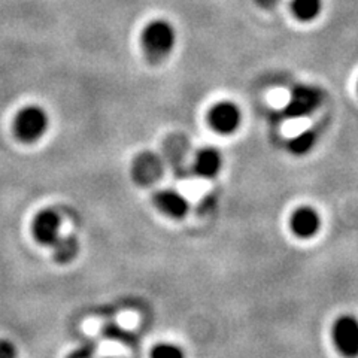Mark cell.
<instances>
[{
  "label": "cell",
  "instance_id": "15",
  "mask_svg": "<svg viewBox=\"0 0 358 358\" xmlns=\"http://www.w3.org/2000/svg\"><path fill=\"white\" fill-rule=\"evenodd\" d=\"M96 354V346L94 343H85L83 346H80V348L75 350L69 358H93Z\"/></svg>",
  "mask_w": 358,
  "mask_h": 358
},
{
  "label": "cell",
  "instance_id": "4",
  "mask_svg": "<svg viewBox=\"0 0 358 358\" xmlns=\"http://www.w3.org/2000/svg\"><path fill=\"white\" fill-rule=\"evenodd\" d=\"M322 100V94L318 88L310 85L297 87L285 106V115L289 118L306 117L315 110Z\"/></svg>",
  "mask_w": 358,
  "mask_h": 358
},
{
  "label": "cell",
  "instance_id": "10",
  "mask_svg": "<svg viewBox=\"0 0 358 358\" xmlns=\"http://www.w3.org/2000/svg\"><path fill=\"white\" fill-rule=\"evenodd\" d=\"M222 166V157L215 148H203L196 154L194 171L199 176L212 178L218 175Z\"/></svg>",
  "mask_w": 358,
  "mask_h": 358
},
{
  "label": "cell",
  "instance_id": "11",
  "mask_svg": "<svg viewBox=\"0 0 358 358\" xmlns=\"http://www.w3.org/2000/svg\"><path fill=\"white\" fill-rule=\"evenodd\" d=\"M54 257L55 260L62 264H66L72 262L78 251H80V243H78V239L75 236H66V238H59V241L54 245Z\"/></svg>",
  "mask_w": 358,
  "mask_h": 358
},
{
  "label": "cell",
  "instance_id": "17",
  "mask_svg": "<svg viewBox=\"0 0 358 358\" xmlns=\"http://www.w3.org/2000/svg\"><path fill=\"white\" fill-rule=\"evenodd\" d=\"M263 3H267V2H271V3H273V2H276V0H262Z\"/></svg>",
  "mask_w": 358,
  "mask_h": 358
},
{
  "label": "cell",
  "instance_id": "6",
  "mask_svg": "<svg viewBox=\"0 0 358 358\" xmlns=\"http://www.w3.org/2000/svg\"><path fill=\"white\" fill-rule=\"evenodd\" d=\"M208 120L210 127L215 131L221 134H230L241 126L242 114L236 103L224 100V102L212 106Z\"/></svg>",
  "mask_w": 358,
  "mask_h": 358
},
{
  "label": "cell",
  "instance_id": "2",
  "mask_svg": "<svg viewBox=\"0 0 358 358\" xmlns=\"http://www.w3.org/2000/svg\"><path fill=\"white\" fill-rule=\"evenodd\" d=\"M50 126V117L43 108L38 105H29L22 108L14 120L15 136L26 143L39 141Z\"/></svg>",
  "mask_w": 358,
  "mask_h": 358
},
{
  "label": "cell",
  "instance_id": "7",
  "mask_svg": "<svg viewBox=\"0 0 358 358\" xmlns=\"http://www.w3.org/2000/svg\"><path fill=\"white\" fill-rule=\"evenodd\" d=\"M154 205L159 208L163 214L172 218H184L188 212L187 199L178 193L176 189H160L152 197Z\"/></svg>",
  "mask_w": 358,
  "mask_h": 358
},
{
  "label": "cell",
  "instance_id": "12",
  "mask_svg": "<svg viewBox=\"0 0 358 358\" xmlns=\"http://www.w3.org/2000/svg\"><path fill=\"white\" fill-rule=\"evenodd\" d=\"M322 9V0H293V13L301 21L317 18Z\"/></svg>",
  "mask_w": 358,
  "mask_h": 358
},
{
  "label": "cell",
  "instance_id": "14",
  "mask_svg": "<svg viewBox=\"0 0 358 358\" xmlns=\"http://www.w3.org/2000/svg\"><path fill=\"white\" fill-rule=\"evenodd\" d=\"M151 358H185V352L175 343H159L151 351Z\"/></svg>",
  "mask_w": 358,
  "mask_h": 358
},
{
  "label": "cell",
  "instance_id": "13",
  "mask_svg": "<svg viewBox=\"0 0 358 358\" xmlns=\"http://www.w3.org/2000/svg\"><path fill=\"white\" fill-rule=\"evenodd\" d=\"M317 139H318V133L315 130H306L291 139L288 147L294 154H306L308 151H310L313 147H315Z\"/></svg>",
  "mask_w": 358,
  "mask_h": 358
},
{
  "label": "cell",
  "instance_id": "16",
  "mask_svg": "<svg viewBox=\"0 0 358 358\" xmlns=\"http://www.w3.org/2000/svg\"><path fill=\"white\" fill-rule=\"evenodd\" d=\"M15 345L6 339H0V358H17Z\"/></svg>",
  "mask_w": 358,
  "mask_h": 358
},
{
  "label": "cell",
  "instance_id": "3",
  "mask_svg": "<svg viewBox=\"0 0 358 358\" xmlns=\"http://www.w3.org/2000/svg\"><path fill=\"white\" fill-rule=\"evenodd\" d=\"M333 341L338 351L346 358L358 357V318L342 315L333 326Z\"/></svg>",
  "mask_w": 358,
  "mask_h": 358
},
{
  "label": "cell",
  "instance_id": "5",
  "mask_svg": "<svg viewBox=\"0 0 358 358\" xmlns=\"http://www.w3.org/2000/svg\"><path fill=\"white\" fill-rule=\"evenodd\" d=\"M62 217L54 209H43L38 212L31 222V231L35 239L47 246H52L62 236Z\"/></svg>",
  "mask_w": 358,
  "mask_h": 358
},
{
  "label": "cell",
  "instance_id": "8",
  "mask_svg": "<svg viewBox=\"0 0 358 358\" xmlns=\"http://www.w3.org/2000/svg\"><path fill=\"white\" fill-rule=\"evenodd\" d=\"M291 230L294 231L296 236L299 238H312L313 234H317V231L321 227V218L318 215V212L309 208V206H303L299 208L293 217H291Z\"/></svg>",
  "mask_w": 358,
  "mask_h": 358
},
{
  "label": "cell",
  "instance_id": "9",
  "mask_svg": "<svg viewBox=\"0 0 358 358\" xmlns=\"http://www.w3.org/2000/svg\"><path fill=\"white\" fill-rule=\"evenodd\" d=\"M162 173V163L151 152L141 154L133 167V176L139 184L148 185L157 181V178Z\"/></svg>",
  "mask_w": 358,
  "mask_h": 358
},
{
  "label": "cell",
  "instance_id": "1",
  "mask_svg": "<svg viewBox=\"0 0 358 358\" xmlns=\"http://www.w3.org/2000/svg\"><path fill=\"white\" fill-rule=\"evenodd\" d=\"M176 45V30L167 20H154L142 31V47L151 62L169 57Z\"/></svg>",
  "mask_w": 358,
  "mask_h": 358
}]
</instances>
